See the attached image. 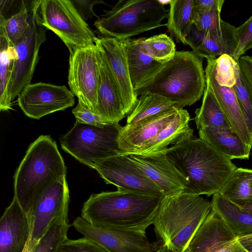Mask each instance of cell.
<instances>
[{
	"instance_id": "obj_46",
	"label": "cell",
	"mask_w": 252,
	"mask_h": 252,
	"mask_svg": "<svg viewBox=\"0 0 252 252\" xmlns=\"http://www.w3.org/2000/svg\"><path fill=\"white\" fill-rule=\"evenodd\" d=\"M155 247L156 252H173L159 244H158Z\"/></svg>"
},
{
	"instance_id": "obj_40",
	"label": "cell",
	"mask_w": 252,
	"mask_h": 252,
	"mask_svg": "<svg viewBox=\"0 0 252 252\" xmlns=\"http://www.w3.org/2000/svg\"><path fill=\"white\" fill-rule=\"evenodd\" d=\"M72 112L76 118V122L78 123L98 126H103L106 124L98 115L85 108L79 102Z\"/></svg>"
},
{
	"instance_id": "obj_33",
	"label": "cell",
	"mask_w": 252,
	"mask_h": 252,
	"mask_svg": "<svg viewBox=\"0 0 252 252\" xmlns=\"http://www.w3.org/2000/svg\"><path fill=\"white\" fill-rule=\"evenodd\" d=\"M221 11H198L195 10L193 26L199 31L213 37H224L235 31L236 27L222 21Z\"/></svg>"
},
{
	"instance_id": "obj_27",
	"label": "cell",
	"mask_w": 252,
	"mask_h": 252,
	"mask_svg": "<svg viewBox=\"0 0 252 252\" xmlns=\"http://www.w3.org/2000/svg\"><path fill=\"white\" fill-rule=\"evenodd\" d=\"M169 4L166 26L177 42L187 45V38L193 26L194 0H171Z\"/></svg>"
},
{
	"instance_id": "obj_32",
	"label": "cell",
	"mask_w": 252,
	"mask_h": 252,
	"mask_svg": "<svg viewBox=\"0 0 252 252\" xmlns=\"http://www.w3.org/2000/svg\"><path fill=\"white\" fill-rule=\"evenodd\" d=\"M219 193L230 201L252 199V169L237 168Z\"/></svg>"
},
{
	"instance_id": "obj_45",
	"label": "cell",
	"mask_w": 252,
	"mask_h": 252,
	"mask_svg": "<svg viewBox=\"0 0 252 252\" xmlns=\"http://www.w3.org/2000/svg\"><path fill=\"white\" fill-rule=\"evenodd\" d=\"M242 209L252 214V199L231 201Z\"/></svg>"
},
{
	"instance_id": "obj_31",
	"label": "cell",
	"mask_w": 252,
	"mask_h": 252,
	"mask_svg": "<svg viewBox=\"0 0 252 252\" xmlns=\"http://www.w3.org/2000/svg\"><path fill=\"white\" fill-rule=\"evenodd\" d=\"M30 26L28 1L22 0L19 10L7 18L0 17V31L4 33L9 43L14 47L25 37Z\"/></svg>"
},
{
	"instance_id": "obj_16",
	"label": "cell",
	"mask_w": 252,
	"mask_h": 252,
	"mask_svg": "<svg viewBox=\"0 0 252 252\" xmlns=\"http://www.w3.org/2000/svg\"><path fill=\"white\" fill-rule=\"evenodd\" d=\"M185 252H249L224 220L211 210Z\"/></svg>"
},
{
	"instance_id": "obj_30",
	"label": "cell",
	"mask_w": 252,
	"mask_h": 252,
	"mask_svg": "<svg viewBox=\"0 0 252 252\" xmlns=\"http://www.w3.org/2000/svg\"><path fill=\"white\" fill-rule=\"evenodd\" d=\"M176 106L179 107L164 97L152 94H142L128 114L126 125L135 124Z\"/></svg>"
},
{
	"instance_id": "obj_4",
	"label": "cell",
	"mask_w": 252,
	"mask_h": 252,
	"mask_svg": "<svg viewBox=\"0 0 252 252\" xmlns=\"http://www.w3.org/2000/svg\"><path fill=\"white\" fill-rule=\"evenodd\" d=\"M211 210V202L200 195L164 197L153 222L158 244L173 252H185Z\"/></svg>"
},
{
	"instance_id": "obj_19",
	"label": "cell",
	"mask_w": 252,
	"mask_h": 252,
	"mask_svg": "<svg viewBox=\"0 0 252 252\" xmlns=\"http://www.w3.org/2000/svg\"><path fill=\"white\" fill-rule=\"evenodd\" d=\"M31 235V222L15 197L0 220V252H24Z\"/></svg>"
},
{
	"instance_id": "obj_35",
	"label": "cell",
	"mask_w": 252,
	"mask_h": 252,
	"mask_svg": "<svg viewBox=\"0 0 252 252\" xmlns=\"http://www.w3.org/2000/svg\"><path fill=\"white\" fill-rule=\"evenodd\" d=\"M70 226L68 220L62 218L54 220L31 252H57L60 246L67 239Z\"/></svg>"
},
{
	"instance_id": "obj_44",
	"label": "cell",
	"mask_w": 252,
	"mask_h": 252,
	"mask_svg": "<svg viewBox=\"0 0 252 252\" xmlns=\"http://www.w3.org/2000/svg\"><path fill=\"white\" fill-rule=\"evenodd\" d=\"M241 245L249 252H252V233L238 236Z\"/></svg>"
},
{
	"instance_id": "obj_24",
	"label": "cell",
	"mask_w": 252,
	"mask_h": 252,
	"mask_svg": "<svg viewBox=\"0 0 252 252\" xmlns=\"http://www.w3.org/2000/svg\"><path fill=\"white\" fill-rule=\"evenodd\" d=\"M186 43L192 52L202 58H216L225 54L232 57L236 47L235 30L224 37L218 38L205 34L193 26Z\"/></svg>"
},
{
	"instance_id": "obj_43",
	"label": "cell",
	"mask_w": 252,
	"mask_h": 252,
	"mask_svg": "<svg viewBox=\"0 0 252 252\" xmlns=\"http://www.w3.org/2000/svg\"><path fill=\"white\" fill-rule=\"evenodd\" d=\"M195 9L198 11H221L224 0H194Z\"/></svg>"
},
{
	"instance_id": "obj_10",
	"label": "cell",
	"mask_w": 252,
	"mask_h": 252,
	"mask_svg": "<svg viewBox=\"0 0 252 252\" xmlns=\"http://www.w3.org/2000/svg\"><path fill=\"white\" fill-rule=\"evenodd\" d=\"M99 83L98 47L95 44L79 48L69 54L68 84L70 90L79 103L94 113Z\"/></svg>"
},
{
	"instance_id": "obj_7",
	"label": "cell",
	"mask_w": 252,
	"mask_h": 252,
	"mask_svg": "<svg viewBox=\"0 0 252 252\" xmlns=\"http://www.w3.org/2000/svg\"><path fill=\"white\" fill-rule=\"evenodd\" d=\"M122 127L119 123L98 126L76 122L60 138L62 149L81 163L94 168L100 160L121 152L118 138Z\"/></svg>"
},
{
	"instance_id": "obj_25",
	"label": "cell",
	"mask_w": 252,
	"mask_h": 252,
	"mask_svg": "<svg viewBox=\"0 0 252 252\" xmlns=\"http://www.w3.org/2000/svg\"><path fill=\"white\" fill-rule=\"evenodd\" d=\"M189 120L188 111L180 108L173 120L137 153L160 151L170 145H174L185 139L193 137V129L189 126Z\"/></svg>"
},
{
	"instance_id": "obj_6",
	"label": "cell",
	"mask_w": 252,
	"mask_h": 252,
	"mask_svg": "<svg viewBox=\"0 0 252 252\" xmlns=\"http://www.w3.org/2000/svg\"><path fill=\"white\" fill-rule=\"evenodd\" d=\"M158 0H120L94 23L101 36L124 39L166 26L169 9Z\"/></svg>"
},
{
	"instance_id": "obj_34",
	"label": "cell",
	"mask_w": 252,
	"mask_h": 252,
	"mask_svg": "<svg viewBox=\"0 0 252 252\" xmlns=\"http://www.w3.org/2000/svg\"><path fill=\"white\" fill-rule=\"evenodd\" d=\"M143 52L154 60L165 63L171 60L176 54L175 44L170 37L162 33L144 38L142 43Z\"/></svg>"
},
{
	"instance_id": "obj_37",
	"label": "cell",
	"mask_w": 252,
	"mask_h": 252,
	"mask_svg": "<svg viewBox=\"0 0 252 252\" xmlns=\"http://www.w3.org/2000/svg\"><path fill=\"white\" fill-rule=\"evenodd\" d=\"M234 88L247 126L252 137V101L240 71Z\"/></svg>"
},
{
	"instance_id": "obj_14",
	"label": "cell",
	"mask_w": 252,
	"mask_h": 252,
	"mask_svg": "<svg viewBox=\"0 0 252 252\" xmlns=\"http://www.w3.org/2000/svg\"><path fill=\"white\" fill-rule=\"evenodd\" d=\"M84 237L93 241L107 252H156L146 232L116 231L93 225L78 217L72 223Z\"/></svg>"
},
{
	"instance_id": "obj_22",
	"label": "cell",
	"mask_w": 252,
	"mask_h": 252,
	"mask_svg": "<svg viewBox=\"0 0 252 252\" xmlns=\"http://www.w3.org/2000/svg\"><path fill=\"white\" fill-rule=\"evenodd\" d=\"M143 38L123 39L130 78L134 91L148 82L165 64L154 60L143 52Z\"/></svg>"
},
{
	"instance_id": "obj_2",
	"label": "cell",
	"mask_w": 252,
	"mask_h": 252,
	"mask_svg": "<svg viewBox=\"0 0 252 252\" xmlns=\"http://www.w3.org/2000/svg\"><path fill=\"white\" fill-rule=\"evenodd\" d=\"M163 198L119 190L93 194L84 203L81 217L108 230L146 232Z\"/></svg>"
},
{
	"instance_id": "obj_18",
	"label": "cell",
	"mask_w": 252,
	"mask_h": 252,
	"mask_svg": "<svg viewBox=\"0 0 252 252\" xmlns=\"http://www.w3.org/2000/svg\"><path fill=\"white\" fill-rule=\"evenodd\" d=\"M216 58L207 59L205 70L206 84L211 89L231 129L252 149V137L238 101L234 88L222 87L215 77Z\"/></svg>"
},
{
	"instance_id": "obj_12",
	"label": "cell",
	"mask_w": 252,
	"mask_h": 252,
	"mask_svg": "<svg viewBox=\"0 0 252 252\" xmlns=\"http://www.w3.org/2000/svg\"><path fill=\"white\" fill-rule=\"evenodd\" d=\"M69 195L64 178L52 183L37 197L28 215L31 222V246H35L54 220H68Z\"/></svg>"
},
{
	"instance_id": "obj_15",
	"label": "cell",
	"mask_w": 252,
	"mask_h": 252,
	"mask_svg": "<svg viewBox=\"0 0 252 252\" xmlns=\"http://www.w3.org/2000/svg\"><path fill=\"white\" fill-rule=\"evenodd\" d=\"M123 153L158 187L164 197L182 193L186 189L188 181L169 162L163 150L144 153Z\"/></svg>"
},
{
	"instance_id": "obj_38",
	"label": "cell",
	"mask_w": 252,
	"mask_h": 252,
	"mask_svg": "<svg viewBox=\"0 0 252 252\" xmlns=\"http://www.w3.org/2000/svg\"><path fill=\"white\" fill-rule=\"evenodd\" d=\"M236 47L232 58L237 61L249 50L252 49V15L243 24L236 28Z\"/></svg>"
},
{
	"instance_id": "obj_5",
	"label": "cell",
	"mask_w": 252,
	"mask_h": 252,
	"mask_svg": "<svg viewBox=\"0 0 252 252\" xmlns=\"http://www.w3.org/2000/svg\"><path fill=\"white\" fill-rule=\"evenodd\" d=\"M206 87L203 58L192 51H176L174 57L145 85L137 96L152 94L164 97L179 107L190 106L203 95Z\"/></svg>"
},
{
	"instance_id": "obj_42",
	"label": "cell",
	"mask_w": 252,
	"mask_h": 252,
	"mask_svg": "<svg viewBox=\"0 0 252 252\" xmlns=\"http://www.w3.org/2000/svg\"><path fill=\"white\" fill-rule=\"evenodd\" d=\"M77 12L83 20L87 22L88 20L94 16L98 19L93 10L95 5L100 3H105L101 0H71Z\"/></svg>"
},
{
	"instance_id": "obj_21",
	"label": "cell",
	"mask_w": 252,
	"mask_h": 252,
	"mask_svg": "<svg viewBox=\"0 0 252 252\" xmlns=\"http://www.w3.org/2000/svg\"><path fill=\"white\" fill-rule=\"evenodd\" d=\"M104 52L130 112L138 97L131 84L123 39L100 36L95 39Z\"/></svg>"
},
{
	"instance_id": "obj_1",
	"label": "cell",
	"mask_w": 252,
	"mask_h": 252,
	"mask_svg": "<svg viewBox=\"0 0 252 252\" xmlns=\"http://www.w3.org/2000/svg\"><path fill=\"white\" fill-rule=\"evenodd\" d=\"M192 137L163 150L169 162L188 182L182 193L213 195L219 192L237 167L203 139Z\"/></svg>"
},
{
	"instance_id": "obj_29",
	"label": "cell",
	"mask_w": 252,
	"mask_h": 252,
	"mask_svg": "<svg viewBox=\"0 0 252 252\" xmlns=\"http://www.w3.org/2000/svg\"><path fill=\"white\" fill-rule=\"evenodd\" d=\"M195 114L194 121L198 130L205 127L231 128L213 92L206 84L202 104Z\"/></svg>"
},
{
	"instance_id": "obj_13",
	"label": "cell",
	"mask_w": 252,
	"mask_h": 252,
	"mask_svg": "<svg viewBox=\"0 0 252 252\" xmlns=\"http://www.w3.org/2000/svg\"><path fill=\"white\" fill-rule=\"evenodd\" d=\"M18 104L30 118L39 119L64 110L75 103L74 95L65 86L38 82L26 86L18 95Z\"/></svg>"
},
{
	"instance_id": "obj_9",
	"label": "cell",
	"mask_w": 252,
	"mask_h": 252,
	"mask_svg": "<svg viewBox=\"0 0 252 252\" xmlns=\"http://www.w3.org/2000/svg\"><path fill=\"white\" fill-rule=\"evenodd\" d=\"M39 0L29 3L30 26L25 37L14 46L17 57L9 88L12 102L26 86L31 83L39 60L40 47L47 39V29L41 25L38 14Z\"/></svg>"
},
{
	"instance_id": "obj_39",
	"label": "cell",
	"mask_w": 252,
	"mask_h": 252,
	"mask_svg": "<svg viewBox=\"0 0 252 252\" xmlns=\"http://www.w3.org/2000/svg\"><path fill=\"white\" fill-rule=\"evenodd\" d=\"M57 252H107L98 245L85 237L64 241Z\"/></svg>"
},
{
	"instance_id": "obj_17",
	"label": "cell",
	"mask_w": 252,
	"mask_h": 252,
	"mask_svg": "<svg viewBox=\"0 0 252 252\" xmlns=\"http://www.w3.org/2000/svg\"><path fill=\"white\" fill-rule=\"evenodd\" d=\"M96 45L98 47L99 83L95 113L105 124L119 123L130 111L104 52Z\"/></svg>"
},
{
	"instance_id": "obj_41",
	"label": "cell",
	"mask_w": 252,
	"mask_h": 252,
	"mask_svg": "<svg viewBox=\"0 0 252 252\" xmlns=\"http://www.w3.org/2000/svg\"><path fill=\"white\" fill-rule=\"evenodd\" d=\"M252 101V56H242L236 61Z\"/></svg>"
},
{
	"instance_id": "obj_26",
	"label": "cell",
	"mask_w": 252,
	"mask_h": 252,
	"mask_svg": "<svg viewBox=\"0 0 252 252\" xmlns=\"http://www.w3.org/2000/svg\"><path fill=\"white\" fill-rule=\"evenodd\" d=\"M211 209L216 212L238 236L252 233V214L221 196L213 195Z\"/></svg>"
},
{
	"instance_id": "obj_47",
	"label": "cell",
	"mask_w": 252,
	"mask_h": 252,
	"mask_svg": "<svg viewBox=\"0 0 252 252\" xmlns=\"http://www.w3.org/2000/svg\"><path fill=\"white\" fill-rule=\"evenodd\" d=\"M33 248H32L30 245H29V243L28 242V244H27V247L26 248V250H25L24 252H31L32 250V249Z\"/></svg>"
},
{
	"instance_id": "obj_36",
	"label": "cell",
	"mask_w": 252,
	"mask_h": 252,
	"mask_svg": "<svg viewBox=\"0 0 252 252\" xmlns=\"http://www.w3.org/2000/svg\"><path fill=\"white\" fill-rule=\"evenodd\" d=\"M240 73L237 62L228 54H223L216 58L215 77L222 87L233 88Z\"/></svg>"
},
{
	"instance_id": "obj_8",
	"label": "cell",
	"mask_w": 252,
	"mask_h": 252,
	"mask_svg": "<svg viewBox=\"0 0 252 252\" xmlns=\"http://www.w3.org/2000/svg\"><path fill=\"white\" fill-rule=\"evenodd\" d=\"M38 14L41 25L54 32L69 54L95 44L97 37L70 0H40Z\"/></svg>"
},
{
	"instance_id": "obj_20",
	"label": "cell",
	"mask_w": 252,
	"mask_h": 252,
	"mask_svg": "<svg viewBox=\"0 0 252 252\" xmlns=\"http://www.w3.org/2000/svg\"><path fill=\"white\" fill-rule=\"evenodd\" d=\"M180 108L174 107L135 124L122 126L118 138L121 152L138 153L173 120Z\"/></svg>"
},
{
	"instance_id": "obj_28",
	"label": "cell",
	"mask_w": 252,
	"mask_h": 252,
	"mask_svg": "<svg viewBox=\"0 0 252 252\" xmlns=\"http://www.w3.org/2000/svg\"><path fill=\"white\" fill-rule=\"evenodd\" d=\"M0 48V110L4 111L12 109L9 88L17 56L14 47L1 31Z\"/></svg>"
},
{
	"instance_id": "obj_23",
	"label": "cell",
	"mask_w": 252,
	"mask_h": 252,
	"mask_svg": "<svg viewBox=\"0 0 252 252\" xmlns=\"http://www.w3.org/2000/svg\"><path fill=\"white\" fill-rule=\"evenodd\" d=\"M199 138L232 160L249 159L252 148L231 129L205 127L199 129Z\"/></svg>"
},
{
	"instance_id": "obj_11",
	"label": "cell",
	"mask_w": 252,
	"mask_h": 252,
	"mask_svg": "<svg viewBox=\"0 0 252 252\" xmlns=\"http://www.w3.org/2000/svg\"><path fill=\"white\" fill-rule=\"evenodd\" d=\"M94 169L106 184L115 186L118 190L164 197L158 187L122 152L100 160Z\"/></svg>"
},
{
	"instance_id": "obj_3",
	"label": "cell",
	"mask_w": 252,
	"mask_h": 252,
	"mask_svg": "<svg viewBox=\"0 0 252 252\" xmlns=\"http://www.w3.org/2000/svg\"><path fill=\"white\" fill-rule=\"evenodd\" d=\"M66 169L56 142L49 136L41 135L30 145L14 176V197L28 215L45 189L66 178Z\"/></svg>"
}]
</instances>
